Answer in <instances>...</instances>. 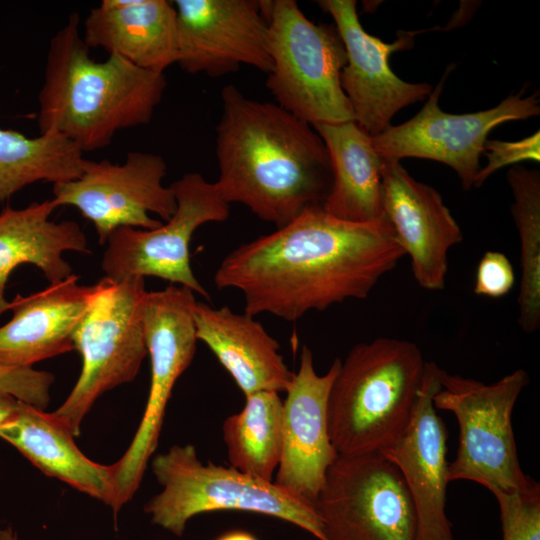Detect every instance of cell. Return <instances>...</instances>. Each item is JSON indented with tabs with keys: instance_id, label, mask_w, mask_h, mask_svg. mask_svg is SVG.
Wrapping results in <instances>:
<instances>
[{
	"instance_id": "obj_12",
	"label": "cell",
	"mask_w": 540,
	"mask_h": 540,
	"mask_svg": "<svg viewBox=\"0 0 540 540\" xmlns=\"http://www.w3.org/2000/svg\"><path fill=\"white\" fill-rule=\"evenodd\" d=\"M167 164L161 155L130 152L123 163L83 160L79 177L53 184L52 200L57 207L77 208L93 223L98 241L104 245L120 227L152 230L169 220L177 203L170 186L163 185Z\"/></svg>"
},
{
	"instance_id": "obj_30",
	"label": "cell",
	"mask_w": 540,
	"mask_h": 540,
	"mask_svg": "<svg viewBox=\"0 0 540 540\" xmlns=\"http://www.w3.org/2000/svg\"><path fill=\"white\" fill-rule=\"evenodd\" d=\"M540 133L536 131L531 136L519 141L488 140L484 149L488 151L487 164L480 168L473 182V187L479 188L485 180L500 168L525 160L539 162Z\"/></svg>"
},
{
	"instance_id": "obj_16",
	"label": "cell",
	"mask_w": 540,
	"mask_h": 540,
	"mask_svg": "<svg viewBox=\"0 0 540 540\" xmlns=\"http://www.w3.org/2000/svg\"><path fill=\"white\" fill-rule=\"evenodd\" d=\"M341 359L315 371L311 349L303 346L298 371L283 401V446L273 481L315 506L326 473L338 457L328 427V399Z\"/></svg>"
},
{
	"instance_id": "obj_31",
	"label": "cell",
	"mask_w": 540,
	"mask_h": 540,
	"mask_svg": "<svg viewBox=\"0 0 540 540\" xmlns=\"http://www.w3.org/2000/svg\"><path fill=\"white\" fill-rule=\"evenodd\" d=\"M514 283V269L507 256L498 251L485 252L477 266L474 293L499 298L509 293Z\"/></svg>"
},
{
	"instance_id": "obj_14",
	"label": "cell",
	"mask_w": 540,
	"mask_h": 540,
	"mask_svg": "<svg viewBox=\"0 0 540 540\" xmlns=\"http://www.w3.org/2000/svg\"><path fill=\"white\" fill-rule=\"evenodd\" d=\"M177 64L221 77L242 65L268 73L271 0H175Z\"/></svg>"
},
{
	"instance_id": "obj_19",
	"label": "cell",
	"mask_w": 540,
	"mask_h": 540,
	"mask_svg": "<svg viewBox=\"0 0 540 540\" xmlns=\"http://www.w3.org/2000/svg\"><path fill=\"white\" fill-rule=\"evenodd\" d=\"M71 274L27 297L9 302L11 320L0 327V365L32 367L74 349L73 336L85 316L96 285L79 284Z\"/></svg>"
},
{
	"instance_id": "obj_22",
	"label": "cell",
	"mask_w": 540,
	"mask_h": 540,
	"mask_svg": "<svg viewBox=\"0 0 540 540\" xmlns=\"http://www.w3.org/2000/svg\"><path fill=\"white\" fill-rule=\"evenodd\" d=\"M56 208L50 199L33 202L23 209L5 206L0 212V315L8 309L5 288L17 266L33 264L50 284H55L73 274L63 258L65 251L90 252L86 235L77 222L50 220Z\"/></svg>"
},
{
	"instance_id": "obj_17",
	"label": "cell",
	"mask_w": 540,
	"mask_h": 540,
	"mask_svg": "<svg viewBox=\"0 0 540 540\" xmlns=\"http://www.w3.org/2000/svg\"><path fill=\"white\" fill-rule=\"evenodd\" d=\"M440 367L426 362L412 418L400 439L382 453L399 470L417 521L416 540H455L446 514L447 431L433 404Z\"/></svg>"
},
{
	"instance_id": "obj_8",
	"label": "cell",
	"mask_w": 540,
	"mask_h": 540,
	"mask_svg": "<svg viewBox=\"0 0 540 540\" xmlns=\"http://www.w3.org/2000/svg\"><path fill=\"white\" fill-rule=\"evenodd\" d=\"M96 285L92 302L73 336L82 370L72 391L53 415L74 436L94 402L106 391L131 382L147 355L142 277Z\"/></svg>"
},
{
	"instance_id": "obj_32",
	"label": "cell",
	"mask_w": 540,
	"mask_h": 540,
	"mask_svg": "<svg viewBox=\"0 0 540 540\" xmlns=\"http://www.w3.org/2000/svg\"><path fill=\"white\" fill-rule=\"evenodd\" d=\"M24 402L10 395H0V427L13 420L21 411Z\"/></svg>"
},
{
	"instance_id": "obj_33",
	"label": "cell",
	"mask_w": 540,
	"mask_h": 540,
	"mask_svg": "<svg viewBox=\"0 0 540 540\" xmlns=\"http://www.w3.org/2000/svg\"><path fill=\"white\" fill-rule=\"evenodd\" d=\"M215 540H258V539L248 532L238 530V531H231V532L225 533Z\"/></svg>"
},
{
	"instance_id": "obj_3",
	"label": "cell",
	"mask_w": 540,
	"mask_h": 540,
	"mask_svg": "<svg viewBox=\"0 0 540 540\" xmlns=\"http://www.w3.org/2000/svg\"><path fill=\"white\" fill-rule=\"evenodd\" d=\"M79 25L78 13L70 14L50 40L38 125L40 133L60 134L84 153L105 148L122 129L148 124L167 81L164 73L117 55L96 61Z\"/></svg>"
},
{
	"instance_id": "obj_15",
	"label": "cell",
	"mask_w": 540,
	"mask_h": 540,
	"mask_svg": "<svg viewBox=\"0 0 540 540\" xmlns=\"http://www.w3.org/2000/svg\"><path fill=\"white\" fill-rule=\"evenodd\" d=\"M318 5L331 15L345 45L341 86L354 121L371 137L377 136L391 126L399 110L424 100L433 90L429 83L403 81L389 66L390 55L410 49L418 32L400 31L394 42L386 43L364 30L355 0H321Z\"/></svg>"
},
{
	"instance_id": "obj_6",
	"label": "cell",
	"mask_w": 540,
	"mask_h": 540,
	"mask_svg": "<svg viewBox=\"0 0 540 540\" xmlns=\"http://www.w3.org/2000/svg\"><path fill=\"white\" fill-rule=\"evenodd\" d=\"M439 379L433 404L453 413L459 425V445L448 464V481H473L492 494L535 487L538 483L521 468L512 427L513 409L529 384L528 373L517 369L486 384L440 368Z\"/></svg>"
},
{
	"instance_id": "obj_11",
	"label": "cell",
	"mask_w": 540,
	"mask_h": 540,
	"mask_svg": "<svg viewBox=\"0 0 540 540\" xmlns=\"http://www.w3.org/2000/svg\"><path fill=\"white\" fill-rule=\"evenodd\" d=\"M315 508L328 540H416L414 506L398 468L382 453L339 456Z\"/></svg>"
},
{
	"instance_id": "obj_7",
	"label": "cell",
	"mask_w": 540,
	"mask_h": 540,
	"mask_svg": "<svg viewBox=\"0 0 540 540\" xmlns=\"http://www.w3.org/2000/svg\"><path fill=\"white\" fill-rule=\"evenodd\" d=\"M266 87L275 103L314 126L354 121L341 86L347 64L334 24H316L295 0H271Z\"/></svg>"
},
{
	"instance_id": "obj_18",
	"label": "cell",
	"mask_w": 540,
	"mask_h": 540,
	"mask_svg": "<svg viewBox=\"0 0 540 540\" xmlns=\"http://www.w3.org/2000/svg\"><path fill=\"white\" fill-rule=\"evenodd\" d=\"M383 159V206L415 280L424 289L445 287L448 253L463 239L461 229L433 187L416 181L400 160Z\"/></svg>"
},
{
	"instance_id": "obj_10",
	"label": "cell",
	"mask_w": 540,
	"mask_h": 540,
	"mask_svg": "<svg viewBox=\"0 0 540 540\" xmlns=\"http://www.w3.org/2000/svg\"><path fill=\"white\" fill-rule=\"evenodd\" d=\"M170 187L177 203L172 217L152 230L117 228L106 241L101 268L105 277L114 281L156 277L210 300L208 291L192 271L190 241L201 225L227 220L230 204L216 183L198 172L185 173Z\"/></svg>"
},
{
	"instance_id": "obj_28",
	"label": "cell",
	"mask_w": 540,
	"mask_h": 540,
	"mask_svg": "<svg viewBox=\"0 0 540 540\" xmlns=\"http://www.w3.org/2000/svg\"><path fill=\"white\" fill-rule=\"evenodd\" d=\"M500 508L502 540H540V487L493 494Z\"/></svg>"
},
{
	"instance_id": "obj_27",
	"label": "cell",
	"mask_w": 540,
	"mask_h": 540,
	"mask_svg": "<svg viewBox=\"0 0 540 540\" xmlns=\"http://www.w3.org/2000/svg\"><path fill=\"white\" fill-rule=\"evenodd\" d=\"M512 216L520 240L521 281L518 324L525 333L540 327V174L515 165L507 173Z\"/></svg>"
},
{
	"instance_id": "obj_34",
	"label": "cell",
	"mask_w": 540,
	"mask_h": 540,
	"mask_svg": "<svg viewBox=\"0 0 540 540\" xmlns=\"http://www.w3.org/2000/svg\"><path fill=\"white\" fill-rule=\"evenodd\" d=\"M0 540H17V535L12 527L0 529Z\"/></svg>"
},
{
	"instance_id": "obj_13",
	"label": "cell",
	"mask_w": 540,
	"mask_h": 540,
	"mask_svg": "<svg viewBox=\"0 0 540 540\" xmlns=\"http://www.w3.org/2000/svg\"><path fill=\"white\" fill-rule=\"evenodd\" d=\"M449 71L450 67L413 118L391 125L372 137V142L381 158L414 157L444 163L457 173L463 189L469 190L480 169L479 159L489 132L507 121L538 116L539 93L527 97H522V91L510 94L497 106L479 112L446 113L438 102Z\"/></svg>"
},
{
	"instance_id": "obj_1",
	"label": "cell",
	"mask_w": 540,
	"mask_h": 540,
	"mask_svg": "<svg viewBox=\"0 0 540 540\" xmlns=\"http://www.w3.org/2000/svg\"><path fill=\"white\" fill-rule=\"evenodd\" d=\"M405 252L387 219L355 223L321 205L241 244L217 267V289H236L244 312L295 322L348 299H365Z\"/></svg>"
},
{
	"instance_id": "obj_4",
	"label": "cell",
	"mask_w": 540,
	"mask_h": 540,
	"mask_svg": "<svg viewBox=\"0 0 540 540\" xmlns=\"http://www.w3.org/2000/svg\"><path fill=\"white\" fill-rule=\"evenodd\" d=\"M426 362L410 341L379 337L351 348L328 399V427L339 456L382 452L412 418Z\"/></svg>"
},
{
	"instance_id": "obj_9",
	"label": "cell",
	"mask_w": 540,
	"mask_h": 540,
	"mask_svg": "<svg viewBox=\"0 0 540 540\" xmlns=\"http://www.w3.org/2000/svg\"><path fill=\"white\" fill-rule=\"evenodd\" d=\"M195 295L187 287L170 284L147 292L142 318L151 381L146 408L137 432L124 455L114 465V519L138 489L153 455L166 406L177 379L190 366L196 352L193 309Z\"/></svg>"
},
{
	"instance_id": "obj_20",
	"label": "cell",
	"mask_w": 540,
	"mask_h": 540,
	"mask_svg": "<svg viewBox=\"0 0 540 540\" xmlns=\"http://www.w3.org/2000/svg\"><path fill=\"white\" fill-rule=\"evenodd\" d=\"M193 318L197 340L208 346L245 396L287 391L294 373L277 340L254 316L196 301Z\"/></svg>"
},
{
	"instance_id": "obj_21",
	"label": "cell",
	"mask_w": 540,
	"mask_h": 540,
	"mask_svg": "<svg viewBox=\"0 0 540 540\" xmlns=\"http://www.w3.org/2000/svg\"><path fill=\"white\" fill-rule=\"evenodd\" d=\"M82 38L149 71L164 73L178 60L173 1L103 0L86 17Z\"/></svg>"
},
{
	"instance_id": "obj_26",
	"label": "cell",
	"mask_w": 540,
	"mask_h": 540,
	"mask_svg": "<svg viewBox=\"0 0 540 540\" xmlns=\"http://www.w3.org/2000/svg\"><path fill=\"white\" fill-rule=\"evenodd\" d=\"M83 160V152L60 134L48 132L27 137L0 128V207L29 184L76 179Z\"/></svg>"
},
{
	"instance_id": "obj_29",
	"label": "cell",
	"mask_w": 540,
	"mask_h": 540,
	"mask_svg": "<svg viewBox=\"0 0 540 540\" xmlns=\"http://www.w3.org/2000/svg\"><path fill=\"white\" fill-rule=\"evenodd\" d=\"M53 382L54 375L47 371L0 365V395L13 396L41 410L49 404Z\"/></svg>"
},
{
	"instance_id": "obj_2",
	"label": "cell",
	"mask_w": 540,
	"mask_h": 540,
	"mask_svg": "<svg viewBox=\"0 0 540 540\" xmlns=\"http://www.w3.org/2000/svg\"><path fill=\"white\" fill-rule=\"evenodd\" d=\"M216 126L219 175L229 204L283 227L308 207L323 204L332 186L328 149L309 123L273 102L246 97L234 85L221 91Z\"/></svg>"
},
{
	"instance_id": "obj_24",
	"label": "cell",
	"mask_w": 540,
	"mask_h": 540,
	"mask_svg": "<svg viewBox=\"0 0 540 540\" xmlns=\"http://www.w3.org/2000/svg\"><path fill=\"white\" fill-rule=\"evenodd\" d=\"M330 156L332 186L322 208L349 222L374 223L386 219L383 206V159L372 137L355 121L317 124Z\"/></svg>"
},
{
	"instance_id": "obj_5",
	"label": "cell",
	"mask_w": 540,
	"mask_h": 540,
	"mask_svg": "<svg viewBox=\"0 0 540 540\" xmlns=\"http://www.w3.org/2000/svg\"><path fill=\"white\" fill-rule=\"evenodd\" d=\"M162 491L144 506L151 522L182 536L195 515L213 511H243L272 516L328 540L313 504L268 482L229 466L204 464L193 445H174L152 460Z\"/></svg>"
},
{
	"instance_id": "obj_25",
	"label": "cell",
	"mask_w": 540,
	"mask_h": 540,
	"mask_svg": "<svg viewBox=\"0 0 540 540\" xmlns=\"http://www.w3.org/2000/svg\"><path fill=\"white\" fill-rule=\"evenodd\" d=\"M243 408L222 424L231 467L272 482L283 446V400L274 391L245 396Z\"/></svg>"
},
{
	"instance_id": "obj_23",
	"label": "cell",
	"mask_w": 540,
	"mask_h": 540,
	"mask_svg": "<svg viewBox=\"0 0 540 540\" xmlns=\"http://www.w3.org/2000/svg\"><path fill=\"white\" fill-rule=\"evenodd\" d=\"M0 438L13 445L44 474L113 507L114 465H101L88 459L75 444L74 436L53 413L24 403L17 416L0 427Z\"/></svg>"
}]
</instances>
